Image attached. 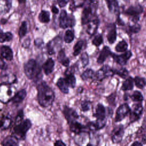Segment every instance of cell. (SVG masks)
<instances>
[{
	"mask_svg": "<svg viewBox=\"0 0 146 146\" xmlns=\"http://www.w3.org/2000/svg\"><path fill=\"white\" fill-rule=\"evenodd\" d=\"M37 98L39 104L43 107L51 106L55 99L53 90L44 82H40L37 86Z\"/></svg>",
	"mask_w": 146,
	"mask_h": 146,
	"instance_id": "obj_1",
	"label": "cell"
},
{
	"mask_svg": "<svg viewBox=\"0 0 146 146\" xmlns=\"http://www.w3.org/2000/svg\"><path fill=\"white\" fill-rule=\"evenodd\" d=\"M24 72L26 76L35 82L41 78V67L34 59H30L24 65Z\"/></svg>",
	"mask_w": 146,
	"mask_h": 146,
	"instance_id": "obj_2",
	"label": "cell"
},
{
	"mask_svg": "<svg viewBox=\"0 0 146 146\" xmlns=\"http://www.w3.org/2000/svg\"><path fill=\"white\" fill-rule=\"evenodd\" d=\"M31 127V122L29 119H26L24 121L17 124L14 127V132L18 139H24L28 130Z\"/></svg>",
	"mask_w": 146,
	"mask_h": 146,
	"instance_id": "obj_3",
	"label": "cell"
},
{
	"mask_svg": "<svg viewBox=\"0 0 146 146\" xmlns=\"http://www.w3.org/2000/svg\"><path fill=\"white\" fill-rule=\"evenodd\" d=\"M59 22L60 27L63 29L72 27L74 26L75 24V19L74 17L72 15H68L64 10H62L60 12Z\"/></svg>",
	"mask_w": 146,
	"mask_h": 146,
	"instance_id": "obj_4",
	"label": "cell"
},
{
	"mask_svg": "<svg viewBox=\"0 0 146 146\" xmlns=\"http://www.w3.org/2000/svg\"><path fill=\"white\" fill-rule=\"evenodd\" d=\"M96 6L87 4L83 10L82 15V23L87 24L94 18V14Z\"/></svg>",
	"mask_w": 146,
	"mask_h": 146,
	"instance_id": "obj_5",
	"label": "cell"
},
{
	"mask_svg": "<svg viewBox=\"0 0 146 146\" xmlns=\"http://www.w3.org/2000/svg\"><path fill=\"white\" fill-rule=\"evenodd\" d=\"M143 9L142 7L139 6H130L128 7L125 11L126 15L130 17L131 20L136 23L139 20V15L142 13Z\"/></svg>",
	"mask_w": 146,
	"mask_h": 146,
	"instance_id": "obj_6",
	"label": "cell"
},
{
	"mask_svg": "<svg viewBox=\"0 0 146 146\" xmlns=\"http://www.w3.org/2000/svg\"><path fill=\"white\" fill-rule=\"evenodd\" d=\"M113 74H115L114 70H112L108 66L105 65L96 72L95 76L97 80H102L107 77L113 76Z\"/></svg>",
	"mask_w": 146,
	"mask_h": 146,
	"instance_id": "obj_7",
	"label": "cell"
},
{
	"mask_svg": "<svg viewBox=\"0 0 146 146\" xmlns=\"http://www.w3.org/2000/svg\"><path fill=\"white\" fill-rule=\"evenodd\" d=\"M131 109L129 106L124 103L120 105L117 109L115 116V121L119 122L121 121L130 112Z\"/></svg>",
	"mask_w": 146,
	"mask_h": 146,
	"instance_id": "obj_8",
	"label": "cell"
},
{
	"mask_svg": "<svg viewBox=\"0 0 146 146\" xmlns=\"http://www.w3.org/2000/svg\"><path fill=\"white\" fill-rule=\"evenodd\" d=\"M111 56H112L115 62H116L119 65L123 66L127 63L128 60L131 57L132 52L131 51H125V52L119 55H115L112 53Z\"/></svg>",
	"mask_w": 146,
	"mask_h": 146,
	"instance_id": "obj_9",
	"label": "cell"
},
{
	"mask_svg": "<svg viewBox=\"0 0 146 146\" xmlns=\"http://www.w3.org/2000/svg\"><path fill=\"white\" fill-rule=\"evenodd\" d=\"M143 106L141 103H137L133 106L132 111H130L129 119L131 122L137 121L140 117L143 112Z\"/></svg>",
	"mask_w": 146,
	"mask_h": 146,
	"instance_id": "obj_10",
	"label": "cell"
},
{
	"mask_svg": "<svg viewBox=\"0 0 146 146\" xmlns=\"http://www.w3.org/2000/svg\"><path fill=\"white\" fill-rule=\"evenodd\" d=\"M124 133V128L122 125H119L116 127L112 131L111 140L114 144L119 143L123 137Z\"/></svg>",
	"mask_w": 146,
	"mask_h": 146,
	"instance_id": "obj_11",
	"label": "cell"
},
{
	"mask_svg": "<svg viewBox=\"0 0 146 146\" xmlns=\"http://www.w3.org/2000/svg\"><path fill=\"white\" fill-rule=\"evenodd\" d=\"M63 113L68 124H70L72 122L75 121V120L77 119L79 117L78 114L77 113L76 111L67 106H65L64 107Z\"/></svg>",
	"mask_w": 146,
	"mask_h": 146,
	"instance_id": "obj_12",
	"label": "cell"
},
{
	"mask_svg": "<svg viewBox=\"0 0 146 146\" xmlns=\"http://www.w3.org/2000/svg\"><path fill=\"white\" fill-rule=\"evenodd\" d=\"M75 141L79 146H85V144H88V135L86 132H82L78 134H76Z\"/></svg>",
	"mask_w": 146,
	"mask_h": 146,
	"instance_id": "obj_13",
	"label": "cell"
},
{
	"mask_svg": "<svg viewBox=\"0 0 146 146\" xmlns=\"http://www.w3.org/2000/svg\"><path fill=\"white\" fill-rule=\"evenodd\" d=\"M107 38L110 44L113 43L116 39V30L114 24H111L108 26Z\"/></svg>",
	"mask_w": 146,
	"mask_h": 146,
	"instance_id": "obj_14",
	"label": "cell"
},
{
	"mask_svg": "<svg viewBox=\"0 0 146 146\" xmlns=\"http://www.w3.org/2000/svg\"><path fill=\"white\" fill-rule=\"evenodd\" d=\"M87 32L88 34L92 35L94 34L98 27L99 19L97 18H93L88 23Z\"/></svg>",
	"mask_w": 146,
	"mask_h": 146,
	"instance_id": "obj_15",
	"label": "cell"
},
{
	"mask_svg": "<svg viewBox=\"0 0 146 146\" xmlns=\"http://www.w3.org/2000/svg\"><path fill=\"white\" fill-rule=\"evenodd\" d=\"M2 146H18V139L13 135L6 137L2 142Z\"/></svg>",
	"mask_w": 146,
	"mask_h": 146,
	"instance_id": "obj_16",
	"label": "cell"
},
{
	"mask_svg": "<svg viewBox=\"0 0 146 146\" xmlns=\"http://www.w3.org/2000/svg\"><path fill=\"white\" fill-rule=\"evenodd\" d=\"M1 55L7 60H11L13 59V53L11 49L7 46H3L1 48Z\"/></svg>",
	"mask_w": 146,
	"mask_h": 146,
	"instance_id": "obj_17",
	"label": "cell"
},
{
	"mask_svg": "<svg viewBox=\"0 0 146 146\" xmlns=\"http://www.w3.org/2000/svg\"><path fill=\"white\" fill-rule=\"evenodd\" d=\"M112 52L110 51V49L107 46H104L98 58L97 59V62L99 64H102L107 59V58L111 55Z\"/></svg>",
	"mask_w": 146,
	"mask_h": 146,
	"instance_id": "obj_18",
	"label": "cell"
},
{
	"mask_svg": "<svg viewBox=\"0 0 146 146\" xmlns=\"http://www.w3.org/2000/svg\"><path fill=\"white\" fill-rule=\"evenodd\" d=\"M54 65L55 63L54 60L51 58H48L42 66L44 74L47 75L51 74L54 70Z\"/></svg>",
	"mask_w": 146,
	"mask_h": 146,
	"instance_id": "obj_19",
	"label": "cell"
},
{
	"mask_svg": "<svg viewBox=\"0 0 146 146\" xmlns=\"http://www.w3.org/2000/svg\"><path fill=\"white\" fill-rule=\"evenodd\" d=\"M11 0H0V15L7 13L11 8Z\"/></svg>",
	"mask_w": 146,
	"mask_h": 146,
	"instance_id": "obj_20",
	"label": "cell"
},
{
	"mask_svg": "<svg viewBox=\"0 0 146 146\" xmlns=\"http://www.w3.org/2000/svg\"><path fill=\"white\" fill-rule=\"evenodd\" d=\"M70 129L71 132L75 134H78L82 132H84L85 127L82 125L80 123L74 121L70 124Z\"/></svg>",
	"mask_w": 146,
	"mask_h": 146,
	"instance_id": "obj_21",
	"label": "cell"
},
{
	"mask_svg": "<svg viewBox=\"0 0 146 146\" xmlns=\"http://www.w3.org/2000/svg\"><path fill=\"white\" fill-rule=\"evenodd\" d=\"M26 96V90L24 89H22L14 95V96L11 99V100L14 103H21L24 100Z\"/></svg>",
	"mask_w": 146,
	"mask_h": 146,
	"instance_id": "obj_22",
	"label": "cell"
},
{
	"mask_svg": "<svg viewBox=\"0 0 146 146\" xmlns=\"http://www.w3.org/2000/svg\"><path fill=\"white\" fill-rule=\"evenodd\" d=\"M94 116L97 119H106V109L104 106L102 104H98L96 107L95 113Z\"/></svg>",
	"mask_w": 146,
	"mask_h": 146,
	"instance_id": "obj_23",
	"label": "cell"
},
{
	"mask_svg": "<svg viewBox=\"0 0 146 146\" xmlns=\"http://www.w3.org/2000/svg\"><path fill=\"white\" fill-rule=\"evenodd\" d=\"M56 86L61 92H62L64 94H68L69 91L68 86L64 78H59L56 82Z\"/></svg>",
	"mask_w": 146,
	"mask_h": 146,
	"instance_id": "obj_24",
	"label": "cell"
},
{
	"mask_svg": "<svg viewBox=\"0 0 146 146\" xmlns=\"http://www.w3.org/2000/svg\"><path fill=\"white\" fill-rule=\"evenodd\" d=\"M57 59L59 63H60L63 66L65 67H68L70 64V60L66 56L64 51L63 50H61L59 51Z\"/></svg>",
	"mask_w": 146,
	"mask_h": 146,
	"instance_id": "obj_25",
	"label": "cell"
},
{
	"mask_svg": "<svg viewBox=\"0 0 146 146\" xmlns=\"http://www.w3.org/2000/svg\"><path fill=\"white\" fill-rule=\"evenodd\" d=\"M109 11L112 13H116L119 10V5L117 0H105Z\"/></svg>",
	"mask_w": 146,
	"mask_h": 146,
	"instance_id": "obj_26",
	"label": "cell"
},
{
	"mask_svg": "<svg viewBox=\"0 0 146 146\" xmlns=\"http://www.w3.org/2000/svg\"><path fill=\"white\" fill-rule=\"evenodd\" d=\"M133 88V80L132 78L129 77L126 79L123 83L121 89L123 91L131 90Z\"/></svg>",
	"mask_w": 146,
	"mask_h": 146,
	"instance_id": "obj_27",
	"label": "cell"
},
{
	"mask_svg": "<svg viewBox=\"0 0 146 146\" xmlns=\"http://www.w3.org/2000/svg\"><path fill=\"white\" fill-rule=\"evenodd\" d=\"M84 43H85V42L82 40H79L76 43V44L74 46L73 55L74 56H77L78 55H79L80 54L82 48L83 47V46L84 45Z\"/></svg>",
	"mask_w": 146,
	"mask_h": 146,
	"instance_id": "obj_28",
	"label": "cell"
},
{
	"mask_svg": "<svg viewBox=\"0 0 146 146\" xmlns=\"http://www.w3.org/2000/svg\"><path fill=\"white\" fill-rule=\"evenodd\" d=\"M65 80L68 86V87H70L71 88H74L76 84V78L73 74H68L65 75Z\"/></svg>",
	"mask_w": 146,
	"mask_h": 146,
	"instance_id": "obj_29",
	"label": "cell"
},
{
	"mask_svg": "<svg viewBox=\"0 0 146 146\" xmlns=\"http://www.w3.org/2000/svg\"><path fill=\"white\" fill-rule=\"evenodd\" d=\"M128 48V44L124 40H123L119 42L115 47V50L117 52H125Z\"/></svg>",
	"mask_w": 146,
	"mask_h": 146,
	"instance_id": "obj_30",
	"label": "cell"
},
{
	"mask_svg": "<svg viewBox=\"0 0 146 146\" xmlns=\"http://www.w3.org/2000/svg\"><path fill=\"white\" fill-rule=\"evenodd\" d=\"M13 35L10 32L3 33L1 30L0 31V42L3 43L5 42H8L12 39Z\"/></svg>",
	"mask_w": 146,
	"mask_h": 146,
	"instance_id": "obj_31",
	"label": "cell"
},
{
	"mask_svg": "<svg viewBox=\"0 0 146 146\" xmlns=\"http://www.w3.org/2000/svg\"><path fill=\"white\" fill-rule=\"evenodd\" d=\"M136 86L140 89H143L146 85V79L139 76H136L134 79Z\"/></svg>",
	"mask_w": 146,
	"mask_h": 146,
	"instance_id": "obj_32",
	"label": "cell"
},
{
	"mask_svg": "<svg viewBox=\"0 0 146 146\" xmlns=\"http://www.w3.org/2000/svg\"><path fill=\"white\" fill-rule=\"evenodd\" d=\"M39 20L42 23H48L50 21V13L49 12L42 10L39 15Z\"/></svg>",
	"mask_w": 146,
	"mask_h": 146,
	"instance_id": "obj_33",
	"label": "cell"
},
{
	"mask_svg": "<svg viewBox=\"0 0 146 146\" xmlns=\"http://www.w3.org/2000/svg\"><path fill=\"white\" fill-rule=\"evenodd\" d=\"M94 76V72L91 69H87L81 75V78L83 80H87L89 79H91Z\"/></svg>",
	"mask_w": 146,
	"mask_h": 146,
	"instance_id": "obj_34",
	"label": "cell"
},
{
	"mask_svg": "<svg viewBox=\"0 0 146 146\" xmlns=\"http://www.w3.org/2000/svg\"><path fill=\"white\" fill-rule=\"evenodd\" d=\"M74 39V33L71 30H67L64 36V42L66 43H71Z\"/></svg>",
	"mask_w": 146,
	"mask_h": 146,
	"instance_id": "obj_35",
	"label": "cell"
},
{
	"mask_svg": "<svg viewBox=\"0 0 146 146\" xmlns=\"http://www.w3.org/2000/svg\"><path fill=\"white\" fill-rule=\"evenodd\" d=\"M131 99L133 102H140L143 100V96L139 91H135L131 95Z\"/></svg>",
	"mask_w": 146,
	"mask_h": 146,
	"instance_id": "obj_36",
	"label": "cell"
},
{
	"mask_svg": "<svg viewBox=\"0 0 146 146\" xmlns=\"http://www.w3.org/2000/svg\"><path fill=\"white\" fill-rule=\"evenodd\" d=\"M140 30V26L136 23L132 26H128L127 28V31L130 34L137 33Z\"/></svg>",
	"mask_w": 146,
	"mask_h": 146,
	"instance_id": "obj_37",
	"label": "cell"
},
{
	"mask_svg": "<svg viewBox=\"0 0 146 146\" xmlns=\"http://www.w3.org/2000/svg\"><path fill=\"white\" fill-rule=\"evenodd\" d=\"M114 72H115V74H117L120 77H121L123 79H125L128 75V71L127 70V69H125L124 68H121L119 70H114Z\"/></svg>",
	"mask_w": 146,
	"mask_h": 146,
	"instance_id": "obj_38",
	"label": "cell"
},
{
	"mask_svg": "<svg viewBox=\"0 0 146 146\" xmlns=\"http://www.w3.org/2000/svg\"><path fill=\"white\" fill-rule=\"evenodd\" d=\"M27 33V23L26 22H23L18 31V35L20 38L24 36Z\"/></svg>",
	"mask_w": 146,
	"mask_h": 146,
	"instance_id": "obj_39",
	"label": "cell"
},
{
	"mask_svg": "<svg viewBox=\"0 0 146 146\" xmlns=\"http://www.w3.org/2000/svg\"><path fill=\"white\" fill-rule=\"evenodd\" d=\"M103 39L102 35L98 34L95 36L92 40V44L95 46H99L103 43Z\"/></svg>",
	"mask_w": 146,
	"mask_h": 146,
	"instance_id": "obj_40",
	"label": "cell"
},
{
	"mask_svg": "<svg viewBox=\"0 0 146 146\" xmlns=\"http://www.w3.org/2000/svg\"><path fill=\"white\" fill-rule=\"evenodd\" d=\"M80 59L82 61L83 67H86L89 62V59H88V56L86 52H83L81 55Z\"/></svg>",
	"mask_w": 146,
	"mask_h": 146,
	"instance_id": "obj_41",
	"label": "cell"
},
{
	"mask_svg": "<svg viewBox=\"0 0 146 146\" xmlns=\"http://www.w3.org/2000/svg\"><path fill=\"white\" fill-rule=\"evenodd\" d=\"M91 107V103L88 101H83L82 102V103H81V110L83 111H87L90 109Z\"/></svg>",
	"mask_w": 146,
	"mask_h": 146,
	"instance_id": "obj_42",
	"label": "cell"
},
{
	"mask_svg": "<svg viewBox=\"0 0 146 146\" xmlns=\"http://www.w3.org/2000/svg\"><path fill=\"white\" fill-rule=\"evenodd\" d=\"M23 112L22 110H21L20 111H19V112L18 113V115L16 117V121L15 123L17 124L20 123L22 121V119H23Z\"/></svg>",
	"mask_w": 146,
	"mask_h": 146,
	"instance_id": "obj_43",
	"label": "cell"
},
{
	"mask_svg": "<svg viewBox=\"0 0 146 146\" xmlns=\"http://www.w3.org/2000/svg\"><path fill=\"white\" fill-rule=\"evenodd\" d=\"M57 2L60 7H63L67 5L68 0H57Z\"/></svg>",
	"mask_w": 146,
	"mask_h": 146,
	"instance_id": "obj_44",
	"label": "cell"
},
{
	"mask_svg": "<svg viewBox=\"0 0 146 146\" xmlns=\"http://www.w3.org/2000/svg\"><path fill=\"white\" fill-rule=\"evenodd\" d=\"M7 68V65L4 62L3 59L0 56V69L6 70Z\"/></svg>",
	"mask_w": 146,
	"mask_h": 146,
	"instance_id": "obj_45",
	"label": "cell"
},
{
	"mask_svg": "<svg viewBox=\"0 0 146 146\" xmlns=\"http://www.w3.org/2000/svg\"><path fill=\"white\" fill-rule=\"evenodd\" d=\"M54 146H66V145L62 140H58L55 142Z\"/></svg>",
	"mask_w": 146,
	"mask_h": 146,
	"instance_id": "obj_46",
	"label": "cell"
},
{
	"mask_svg": "<svg viewBox=\"0 0 146 146\" xmlns=\"http://www.w3.org/2000/svg\"><path fill=\"white\" fill-rule=\"evenodd\" d=\"M30 44V39H27L26 40H25L24 41V42L22 44V46L24 47H28L29 46Z\"/></svg>",
	"mask_w": 146,
	"mask_h": 146,
	"instance_id": "obj_47",
	"label": "cell"
},
{
	"mask_svg": "<svg viewBox=\"0 0 146 146\" xmlns=\"http://www.w3.org/2000/svg\"><path fill=\"white\" fill-rule=\"evenodd\" d=\"M51 10H52V12L53 13H54V14H58V12H59V10H58V8H57L56 7H55V6H52Z\"/></svg>",
	"mask_w": 146,
	"mask_h": 146,
	"instance_id": "obj_48",
	"label": "cell"
},
{
	"mask_svg": "<svg viewBox=\"0 0 146 146\" xmlns=\"http://www.w3.org/2000/svg\"><path fill=\"white\" fill-rule=\"evenodd\" d=\"M141 143L143 144H146V135L144 134L141 137Z\"/></svg>",
	"mask_w": 146,
	"mask_h": 146,
	"instance_id": "obj_49",
	"label": "cell"
},
{
	"mask_svg": "<svg viewBox=\"0 0 146 146\" xmlns=\"http://www.w3.org/2000/svg\"><path fill=\"white\" fill-rule=\"evenodd\" d=\"M131 146H143V145H142V144H141L140 142L135 141L131 144Z\"/></svg>",
	"mask_w": 146,
	"mask_h": 146,
	"instance_id": "obj_50",
	"label": "cell"
},
{
	"mask_svg": "<svg viewBox=\"0 0 146 146\" xmlns=\"http://www.w3.org/2000/svg\"><path fill=\"white\" fill-rule=\"evenodd\" d=\"M5 122H3V121L2 120H0V127H5Z\"/></svg>",
	"mask_w": 146,
	"mask_h": 146,
	"instance_id": "obj_51",
	"label": "cell"
},
{
	"mask_svg": "<svg viewBox=\"0 0 146 146\" xmlns=\"http://www.w3.org/2000/svg\"><path fill=\"white\" fill-rule=\"evenodd\" d=\"M18 1L19 3H23L25 2V0H18Z\"/></svg>",
	"mask_w": 146,
	"mask_h": 146,
	"instance_id": "obj_52",
	"label": "cell"
},
{
	"mask_svg": "<svg viewBox=\"0 0 146 146\" xmlns=\"http://www.w3.org/2000/svg\"><path fill=\"white\" fill-rule=\"evenodd\" d=\"M145 54V57L146 58V51L145 52V54Z\"/></svg>",
	"mask_w": 146,
	"mask_h": 146,
	"instance_id": "obj_53",
	"label": "cell"
},
{
	"mask_svg": "<svg viewBox=\"0 0 146 146\" xmlns=\"http://www.w3.org/2000/svg\"><path fill=\"white\" fill-rule=\"evenodd\" d=\"M1 31V29H0V31Z\"/></svg>",
	"mask_w": 146,
	"mask_h": 146,
	"instance_id": "obj_54",
	"label": "cell"
}]
</instances>
